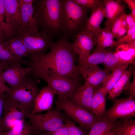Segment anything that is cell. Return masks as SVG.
<instances>
[{
    "label": "cell",
    "instance_id": "cell-11",
    "mask_svg": "<svg viewBox=\"0 0 135 135\" xmlns=\"http://www.w3.org/2000/svg\"><path fill=\"white\" fill-rule=\"evenodd\" d=\"M8 23L14 37L18 32L22 22V16L19 0H3Z\"/></svg>",
    "mask_w": 135,
    "mask_h": 135
},
{
    "label": "cell",
    "instance_id": "cell-38",
    "mask_svg": "<svg viewBox=\"0 0 135 135\" xmlns=\"http://www.w3.org/2000/svg\"><path fill=\"white\" fill-rule=\"evenodd\" d=\"M6 97V92H0V126L1 127V120L3 111L4 103Z\"/></svg>",
    "mask_w": 135,
    "mask_h": 135
},
{
    "label": "cell",
    "instance_id": "cell-16",
    "mask_svg": "<svg viewBox=\"0 0 135 135\" xmlns=\"http://www.w3.org/2000/svg\"><path fill=\"white\" fill-rule=\"evenodd\" d=\"M56 94V92L48 85L43 88L35 98L31 114L51 110Z\"/></svg>",
    "mask_w": 135,
    "mask_h": 135
},
{
    "label": "cell",
    "instance_id": "cell-8",
    "mask_svg": "<svg viewBox=\"0 0 135 135\" xmlns=\"http://www.w3.org/2000/svg\"><path fill=\"white\" fill-rule=\"evenodd\" d=\"M38 78L45 81L58 96L68 98L81 86L80 80L71 79L63 76L41 74L38 76Z\"/></svg>",
    "mask_w": 135,
    "mask_h": 135
},
{
    "label": "cell",
    "instance_id": "cell-42",
    "mask_svg": "<svg viewBox=\"0 0 135 135\" xmlns=\"http://www.w3.org/2000/svg\"><path fill=\"white\" fill-rule=\"evenodd\" d=\"M128 29L127 28L121 26L118 30L116 38L120 39L127 32Z\"/></svg>",
    "mask_w": 135,
    "mask_h": 135
},
{
    "label": "cell",
    "instance_id": "cell-22",
    "mask_svg": "<svg viewBox=\"0 0 135 135\" xmlns=\"http://www.w3.org/2000/svg\"><path fill=\"white\" fill-rule=\"evenodd\" d=\"M93 38L96 45V50H104L107 47L117 46L110 30L105 28H101Z\"/></svg>",
    "mask_w": 135,
    "mask_h": 135
},
{
    "label": "cell",
    "instance_id": "cell-3",
    "mask_svg": "<svg viewBox=\"0 0 135 135\" xmlns=\"http://www.w3.org/2000/svg\"><path fill=\"white\" fill-rule=\"evenodd\" d=\"M88 9L73 0H62L60 28L63 37L74 40L86 22Z\"/></svg>",
    "mask_w": 135,
    "mask_h": 135
},
{
    "label": "cell",
    "instance_id": "cell-49",
    "mask_svg": "<svg viewBox=\"0 0 135 135\" xmlns=\"http://www.w3.org/2000/svg\"><path fill=\"white\" fill-rule=\"evenodd\" d=\"M2 135V132L1 128V126H0V135Z\"/></svg>",
    "mask_w": 135,
    "mask_h": 135
},
{
    "label": "cell",
    "instance_id": "cell-48",
    "mask_svg": "<svg viewBox=\"0 0 135 135\" xmlns=\"http://www.w3.org/2000/svg\"><path fill=\"white\" fill-rule=\"evenodd\" d=\"M3 42L0 41V50L5 48L3 44Z\"/></svg>",
    "mask_w": 135,
    "mask_h": 135
},
{
    "label": "cell",
    "instance_id": "cell-13",
    "mask_svg": "<svg viewBox=\"0 0 135 135\" xmlns=\"http://www.w3.org/2000/svg\"><path fill=\"white\" fill-rule=\"evenodd\" d=\"M97 88L85 81L84 84L81 85L69 99L77 106L91 112L93 97Z\"/></svg>",
    "mask_w": 135,
    "mask_h": 135
},
{
    "label": "cell",
    "instance_id": "cell-36",
    "mask_svg": "<svg viewBox=\"0 0 135 135\" xmlns=\"http://www.w3.org/2000/svg\"><path fill=\"white\" fill-rule=\"evenodd\" d=\"M133 77V80L132 82L129 84L125 90L129 97H131L134 98H135V70H132L130 69Z\"/></svg>",
    "mask_w": 135,
    "mask_h": 135
},
{
    "label": "cell",
    "instance_id": "cell-41",
    "mask_svg": "<svg viewBox=\"0 0 135 135\" xmlns=\"http://www.w3.org/2000/svg\"><path fill=\"white\" fill-rule=\"evenodd\" d=\"M5 82L0 78V92H6L10 89L6 86Z\"/></svg>",
    "mask_w": 135,
    "mask_h": 135
},
{
    "label": "cell",
    "instance_id": "cell-17",
    "mask_svg": "<svg viewBox=\"0 0 135 135\" xmlns=\"http://www.w3.org/2000/svg\"><path fill=\"white\" fill-rule=\"evenodd\" d=\"M22 16V22L18 33H38L39 32L35 16L33 3L25 4L19 0Z\"/></svg>",
    "mask_w": 135,
    "mask_h": 135
},
{
    "label": "cell",
    "instance_id": "cell-44",
    "mask_svg": "<svg viewBox=\"0 0 135 135\" xmlns=\"http://www.w3.org/2000/svg\"><path fill=\"white\" fill-rule=\"evenodd\" d=\"M5 39L1 26L0 25V41L3 42Z\"/></svg>",
    "mask_w": 135,
    "mask_h": 135
},
{
    "label": "cell",
    "instance_id": "cell-14",
    "mask_svg": "<svg viewBox=\"0 0 135 135\" xmlns=\"http://www.w3.org/2000/svg\"><path fill=\"white\" fill-rule=\"evenodd\" d=\"M30 70V66L23 67L22 65L16 64L0 72V78L5 82H7L11 89L17 86Z\"/></svg>",
    "mask_w": 135,
    "mask_h": 135
},
{
    "label": "cell",
    "instance_id": "cell-40",
    "mask_svg": "<svg viewBox=\"0 0 135 135\" xmlns=\"http://www.w3.org/2000/svg\"><path fill=\"white\" fill-rule=\"evenodd\" d=\"M124 1L127 4L130 9L131 12V13L135 16V0H124Z\"/></svg>",
    "mask_w": 135,
    "mask_h": 135
},
{
    "label": "cell",
    "instance_id": "cell-15",
    "mask_svg": "<svg viewBox=\"0 0 135 135\" xmlns=\"http://www.w3.org/2000/svg\"><path fill=\"white\" fill-rule=\"evenodd\" d=\"M78 66L79 73L84 79L85 81L97 88L102 84L110 74V71L105 69H102L98 65Z\"/></svg>",
    "mask_w": 135,
    "mask_h": 135
},
{
    "label": "cell",
    "instance_id": "cell-34",
    "mask_svg": "<svg viewBox=\"0 0 135 135\" xmlns=\"http://www.w3.org/2000/svg\"><path fill=\"white\" fill-rule=\"evenodd\" d=\"M126 32V35L116 41L117 46L129 44L135 40V28L128 29Z\"/></svg>",
    "mask_w": 135,
    "mask_h": 135
},
{
    "label": "cell",
    "instance_id": "cell-47",
    "mask_svg": "<svg viewBox=\"0 0 135 135\" xmlns=\"http://www.w3.org/2000/svg\"><path fill=\"white\" fill-rule=\"evenodd\" d=\"M23 3L25 4H31L33 3L34 0H21Z\"/></svg>",
    "mask_w": 135,
    "mask_h": 135
},
{
    "label": "cell",
    "instance_id": "cell-30",
    "mask_svg": "<svg viewBox=\"0 0 135 135\" xmlns=\"http://www.w3.org/2000/svg\"><path fill=\"white\" fill-rule=\"evenodd\" d=\"M115 135H135V120L131 118L119 122Z\"/></svg>",
    "mask_w": 135,
    "mask_h": 135
},
{
    "label": "cell",
    "instance_id": "cell-27",
    "mask_svg": "<svg viewBox=\"0 0 135 135\" xmlns=\"http://www.w3.org/2000/svg\"><path fill=\"white\" fill-rule=\"evenodd\" d=\"M107 51L106 49L96 50L93 53L78 61V65L80 66H95L103 63Z\"/></svg>",
    "mask_w": 135,
    "mask_h": 135
},
{
    "label": "cell",
    "instance_id": "cell-9",
    "mask_svg": "<svg viewBox=\"0 0 135 135\" xmlns=\"http://www.w3.org/2000/svg\"><path fill=\"white\" fill-rule=\"evenodd\" d=\"M14 37L21 40L29 50L30 54L45 53L54 42V38L40 31L36 33L20 32Z\"/></svg>",
    "mask_w": 135,
    "mask_h": 135
},
{
    "label": "cell",
    "instance_id": "cell-24",
    "mask_svg": "<svg viewBox=\"0 0 135 135\" xmlns=\"http://www.w3.org/2000/svg\"><path fill=\"white\" fill-rule=\"evenodd\" d=\"M129 64H123L112 70L106 77L104 82L103 86L100 87L103 92L106 95L120 78L126 70Z\"/></svg>",
    "mask_w": 135,
    "mask_h": 135
},
{
    "label": "cell",
    "instance_id": "cell-26",
    "mask_svg": "<svg viewBox=\"0 0 135 135\" xmlns=\"http://www.w3.org/2000/svg\"><path fill=\"white\" fill-rule=\"evenodd\" d=\"M131 74L130 69L128 70H126L124 72L119 80L108 92V98L109 99L112 100L116 98L125 90L129 84V80Z\"/></svg>",
    "mask_w": 135,
    "mask_h": 135
},
{
    "label": "cell",
    "instance_id": "cell-43",
    "mask_svg": "<svg viewBox=\"0 0 135 135\" xmlns=\"http://www.w3.org/2000/svg\"><path fill=\"white\" fill-rule=\"evenodd\" d=\"M10 67L0 62V72L6 70Z\"/></svg>",
    "mask_w": 135,
    "mask_h": 135
},
{
    "label": "cell",
    "instance_id": "cell-6",
    "mask_svg": "<svg viewBox=\"0 0 135 135\" xmlns=\"http://www.w3.org/2000/svg\"><path fill=\"white\" fill-rule=\"evenodd\" d=\"M56 102L57 108L63 111L65 114L82 128L87 130L96 120V118L90 112L77 106L70 99L61 96H58Z\"/></svg>",
    "mask_w": 135,
    "mask_h": 135
},
{
    "label": "cell",
    "instance_id": "cell-7",
    "mask_svg": "<svg viewBox=\"0 0 135 135\" xmlns=\"http://www.w3.org/2000/svg\"><path fill=\"white\" fill-rule=\"evenodd\" d=\"M40 90L35 80L28 74L17 86L6 92L8 97L32 110L35 98Z\"/></svg>",
    "mask_w": 135,
    "mask_h": 135
},
{
    "label": "cell",
    "instance_id": "cell-2",
    "mask_svg": "<svg viewBox=\"0 0 135 135\" xmlns=\"http://www.w3.org/2000/svg\"><path fill=\"white\" fill-rule=\"evenodd\" d=\"M33 5L40 31L53 38L59 35L62 0H34Z\"/></svg>",
    "mask_w": 135,
    "mask_h": 135
},
{
    "label": "cell",
    "instance_id": "cell-21",
    "mask_svg": "<svg viewBox=\"0 0 135 135\" xmlns=\"http://www.w3.org/2000/svg\"><path fill=\"white\" fill-rule=\"evenodd\" d=\"M106 17L105 28L110 30L112 23L114 19L124 10L125 7L122 6L118 1L113 0H104Z\"/></svg>",
    "mask_w": 135,
    "mask_h": 135
},
{
    "label": "cell",
    "instance_id": "cell-31",
    "mask_svg": "<svg viewBox=\"0 0 135 135\" xmlns=\"http://www.w3.org/2000/svg\"><path fill=\"white\" fill-rule=\"evenodd\" d=\"M0 25L6 40L14 36L13 32L8 22L3 0H0Z\"/></svg>",
    "mask_w": 135,
    "mask_h": 135
},
{
    "label": "cell",
    "instance_id": "cell-5",
    "mask_svg": "<svg viewBox=\"0 0 135 135\" xmlns=\"http://www.w3.org/2000/svg\"><path fill=\"white\" fill-rule=\"evenodd\" d=\"M32 110L29 108L7 96L1 120L2 133L11 129L25 118H28L31 113Z\"/></svg>",
    "mask_w": 135,
    "mask_h": 135
},
{
    "label": "cell",
    "instance_id": "cell-37",
    "mask_svg": "<svg viewBox=\"0 0 135 135\" xmlns=\"http://www.w3.org/2000/svg\"><path fill=\"white\" fill-rule=\"evenodd\" d=\"M126 20L128 29L135 28V16L131 13L126 14Z\"/></svg>",
    "mask_w": 135,
    "mask_h": 135
},
{
    "label": "cell",
    "instance_id": "cell-39",
    "mask_svg": "<svg viewBox=\"0 0 135 135\" xmlns=\"http://www.w3.org/2000/svg\"><path fill=\"white\" fill-rule=\"evenodd\" d=\"M52 134V135H69L66 124H65L61 128Z\"/></svg>",
    "mask_w": 135,
    "mask_h": 135
},
{
    "label": "cell",
    "instance_id": "cell-18",
    "mask_svg": "<svg viewBox=\"0 0 135 135\" xmlns=\"http://www.w3.org/2000/svg\"><path fill=\"white\" fill-rule=\"evenodd\" d=\"M91 11L90 16L82 30L88 32L94 38L101 29L100 24L104 18L106 17L104 2Z\"/></svg>",
    "mask_w": 135,
    "mask_h": 135
},
{
    "label": "cell",
    "instance_id": "cell-46",
    "mask_svg": "<svg viewBox=\"0 0 135 135\" xmlns=\"http://www.w3.org/2000/svg\"><path fill=\"white\" fill-rule=\"evenodd\" d=\"M32 135H52L49 132H45L40 133H34Z\"/></svg>",
    "mask_w": 135,
    "mask_h": 135
},
{
    "label": "cell",
    "instance_id": "cell-29",
    "mask_svg": "<svg viewBox=\"0 0 135 135\" xmlns=\"http://www.w3.org/2000/svg\"><path fill=\"white\" fill-rule=\"evenodd\" d=\"M103 63L105 69L110 71H112L122 64L123 63L118 56L116 52L107 50Z\"/></svg>",
    "mask_w": 135,
    "mask_h": 135
},
{
    "label": "cell",
    "instance_id": "cell-35",
    "mask_svg": "<svg viewBox=\"0 0 135 135\" xmlns=\"http://www.w3.org/2000/svg\"><path fill=\"white\" fill-rule=\"evenodd\" d=\"M76 4L84 7L90 8L91 10L96 8L103 2L100 0H73Z\"/></svg>",
    "mask_w": 135,
    "mask_h": 135
},
{
    "label": "cell",
    "instance_id": "cell-33",
    "mask_svg": "<svg viewBox=\"0 0 135 135\" xmlns=\"http://www.w3.org/2000/svg\"><path fill=\"white\" fill-rule=\"evenodd\" d=\"M65 122L67 125L69 135H86L85 132L82 128L76 126L70 119H66Z\"/></svg>",
    "mask_w": 135,
    "mask_h": 135
},
{
    "label": "cell",
    "instance_id": "cell-1",
    "mask_svg": "<svg viewBox=\"0 0 135 135\" xmlns=\"http://www.w3.org/2000/svg\"><path fill=\"white\" fill-rule=\"evenodd\" d=\"M77 55L72 44L61 37L54 43L48 53L30 55L29 74L36 78L40 74H45L80 80L78 66L76 64Z\"/></svg>",
    "mask_w": 135,
    "mask_h": 135
},
{
    "label": "cell",
    "instance_id": "cell-4",
    "mask_svg": "<svg viewBox=\"0 0 135 135\" xmlns=\"http://www.w3.org/2000/svg\"><path fill=\"white\" fill-rule=\"evenodd\" d=\"M28 118L33 128L34 133L49 132L52 134L62 126L66 120L58 108L44 114L31 113Z\"/></svg>",
    "mask_w": 135,
    "mask_h": 135
},
{
    "label": "cell",
    "instance_id": "cell-32",
    "mask_svg": "<svg viewBox=\"0 0 135 135\" xmlns=\"http://www.w3.org/2000/svg\"><path fill=\"white\" fill-rule=\"evenodd\" d=\"M126 14L124 10L112 22L110 30L114 38H116L117 33L121 26L122 22L126 18Z\"/></svg>",
    "mask_w": 135,
    "mask_h": 135
},
{
    "label": "cell",
    "instance_id": "cell-28",
    "mask_svg": "<svg viewBox=\"0 0 135 135\" xmlns=\"http://www.w3.org/2000/svg\"><path fill=\"white\" fill-rule=\"evenodd\" d=\"M34 133L32 125L24 120L10 130L2 133V135H32Z\"/></svg>",
    "mask_w": 135,
    "mask_h": 135
},
{
    "label": "cell",
    "instance_id": "cell-23",
    "mask_svg": "<svg viewBox=\"0 0 135 135\" xmlns=\"http://www.w3.org/2000/svg\"><path fill=\"white\" fill-rule=\"evenodd\" d=\"M100 87L96 90L93 96L91 106V112L96 118L103 116L106 111V98Z\"/></svg>",
    "mask_w": 135,
    "mask_h": 135
},
{
    "label": "cell",
    "instance_id": "cell-20",
    "mask_svg": "<svg viewBox=\"0 0 135 135\" xmlns=\"http://www.w3.org/2000/svg\"><path fill=\"white\" fill-rule=\"evenodd\" d=\"M5 48L14 56L20 59L29 56L30 53L24 43L18 38L14 37L3 42Z\"/></svg>",
    "mask_w": 135,
    "mask_h": 135
},
{
    "label": "cell",
    "instance_id": "cell-12",
    "mask_svg": "<svg viewBox=\"0 0 135 135\" xmlns=\"http://www.w3.org/2000/svg\"><path fill=\"white\" fill-rule=\"evenodd\" d=\"M74 42L72 44L74 52L79 56L78 61L90 54L91 50L96 45L92 36L88 32L82 30L75 36Z\"/></svg>",
    "mask_w": 135,
    "mask_h": 135
},
{
    "label": "cell",
    "instance_id": "cell-45",
    "mask_svg": "<svg viewBox=\"0 0 135 135\" xmlns=\"http://www.w3.org/2000/svg\"><path fill=\"white\" fill-rule=\"evenodd\" d=\"M117 126L114 129L104 135H115L117 131Z\"/></svg>",
    "mask_w": 135,
    "mask_h": 135
},
{
    "label": "cell",
    "instance_id": "cell-19",
    "mask_svg": "<svg viewBox=\"0 0 135 135\" xmlns=\"http://www.w3.org/2000/svg\"><path fill=\"white\" fill-rule=\"evenodd\" d=\"M119 122L104 116L96 118L90 129L88 135H104L115 128Z\"/></svg>",
    "mask_w": 135,
    "mask_h": 135
},
{
    "label": "cell",
    "instance_id": "cell-25",
    "mask_svg": "<svg viewBox=\"0 0 135 135\" xmlns=\"http://www.w3.org/2000/svg\"><path fill=\"white\" fill-rule=\"evenodd\" d=\"M115 52L124 64H134L135 59V40L127 44L117 46Z\"/></svg>",
    "mask_w": 135,
    "mask_h": 135
},
{
    "label": "cell",
    "instance_id": "cell-10",
    "mask_svg": "<svg viewBox=\"0 0 135 135\" xmlns=\"http://www.w3.org/2000/svg\"><path fill=\"white\" fill-rule=\"evenodd\" d=\"M112 100V106L106 110L104 115L109 119L116 120L130 118L135 116V100L128 97L126 98H115Z\"/></svg>",
    "mask_w": 135,
    "mask_h": 135
}]
</instances>
